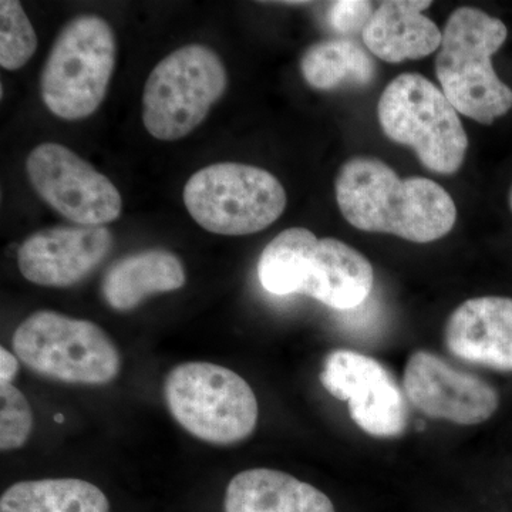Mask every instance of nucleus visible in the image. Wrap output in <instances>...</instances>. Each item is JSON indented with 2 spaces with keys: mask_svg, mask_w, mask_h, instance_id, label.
<instances>
[{
  "mask_svg": "<svg viewBox=\"0 0 512 512\" xmlns=\"http://www.w3.org/2000/svg\"><path fill=\"white\" fill-rule=\"evenodd\" d=\"M335 192L340 212L352 227L416 244L446 237L457 220L456 204L441 185L424 177L402 180L377 158L346 161Z\"/></svg>",
  "mask_w": 512,
  "mask_h": 512,
  "instance_id": "f257e3e1",
  "label": "nucleus"
},
{
  "mask_svg": "<svg viewBox=\"0 0 512 512\" xmlns=\"http://www.w3.org/2000/svg\"><path fill=\"white\" fill-rule=\"evenodd\" d=\"M507 36L503 20L468 6L454 10L444 26L436 59L441 92L458 113L484 126L512 109V90L491 62Z\"/></svg>",
  "mask_w": 512,
  "mask_h": 512,
  "instance_id": "f03ea898",
  "label": "nucleus"
},
{
  "mask_svg": "<svg viewBox=\"0 0 512 512\" xmlns=\"http://www.w3.org/2000/svg\"><path fill=\"white\" fill-rule=\"evenodd\" d=\"M116 59V35L106 20L96 15L70 20L40 74V96L50 113L67 121L96 113L106 99Z\"/></svg>",
  "mask_w": 512,
  "mask_h": 512,
  "instance_id": "7ed1b4c3",
  "label": "nucleus"
},
{
  "mask_svg": "<svg viewBox=\"0 0 512 512\" xmlns=\"http://www.w3.org/2000/svg\"><path fill=\"white\" fill-rule=\"evenodd\" d=\"M164 399L174 420L195 439L231 446L248 439L258 424V400L234 370L187 362L168 373Z\"/></svg>",
  "mask_w": 512,
  "mask_h": 512,
  "instance_id": "20e7f679",
  "label": "nucleus"
},
{
  "mask_svg": "<svg viewBox=\"0 0 512 512\" xmlns=\"http://www.w3.org/2000/svg\"><path fill=\"white\" fill-rule=\"evenodd\" d=\"M390 140L412 147L420 163L437 174L460 170L468 137L458 111L436 84L419 73H403L384 89L377 107Z\"/></svg>",
  "mask_w": 512,
  "mask_h": 512,
  "instance_id": "39448f33",
  "label": "nucleus"
},
{
  "mask_svg": "<svg viewBox=\"0 0 512 512\" xmlns=\"http://www.w3.org/2000/svg\"><path fill=\"white\" fill-rule=\"evenodd\" d=\"M12 343L18 359L46 379L103 386L120 373L119 349L90 320L53 311L35 312L20 323Z\"/></svg>",
  "mask_w": 512,
  "mask_h": 512,
  "instance_id": "423d86ee",
  "label": "nucleus"
},
{
  "mask_svg": "<svg viewBox=\"0 0 512 512\" xmlns=\"http://www.w3.org/2000/svg\"><path fill=\"white\" fill-rule=\"evenodd\" d=\"M286 191L274 174L239 163H218L191 175L184 204L205 231L227 237L256 234L274 224L286 208Z\"/></svg>",
  "mask_w": 512,
  "mask_h": 512,
  "instance_id": "0eeeda50",
  "label": "nucleus"
},
{
  "mask_svg": "<svg viewBox=\"0 0 512 512\" xmlns=\"http://www.w3.org/2000/svg\"><path fill=\"white\" fill-rule=\"evenodd\" d=\"M227 84L224 62L210 47L174 50L154 67L144 86V127L161 141L187 137L204 123Z\"/></svg>",
  "mask_w": 512,
  "mask_h": 512,
  "instance_id": "6e6552de",
  "label": "nucleus"
},
{
  "mask_svg": "<svg viewBox=\"0 0 512 512\" xmlns=\"http://www.w3.org/2000/svg\"><path fill=\"white\" fill-rule=\"evenodd\" d=\"M26 173L37 195L74 225L104 227L121 215L123 200L116 185L63 144L33 148Z\"/></svg>",
  "mask_w": 512,
  "mask_h": 512,
  "instance_id": "1a4fd4ad",
  "label": "nucleus"
},
{
  "mask_svg": "<svg viewBox=\"0 0 512 512\" xmlns=\"http://www.w3.org/2000/svg\"><path fill=\"white\" fill-rule=\"evenodd\" d=\"M320 383L335 399L349 403L350 417L370 436L390 439L406 430V400L389 370L373 357L335 350L323 362Z\"/></svg>",
  "mask_w": 512,
  "mask_h": 512,
  "instance_id": "9d476101",
  "label": "nucleus"
},
{
  "mask_svg": "<svg viewBox=\"0 0 512 512\" xmlns=\"http://www.w3.org/2000/svg\"><path fill=\"white\" fill-rule=\"evenodd\" d=\"M403 384L410 402L421 413L461 426L484 423L500 404L491 384L426 350H417L409 357Z\"/></svg>",
  "mask_w": 512,
  "mask_h": 512,
  "instance_id": "9b49d317",
  "label": "nucleus"
},
{
  "mask_svg": "<svg viewBox=\"0 0 512 512\" xmlns=\"http://www.w3.org/2000/svg\"><path fill=\"white\" fill-rule=\"evenodd\" d=\"M113 249L106 227L60 225L30 235L18 252L20 274L46 288H69L93 274Z\"/></svg>",
  "mask_w": 512,
  "mask_h": 512,
  "instance_id": "f8f14e48",
  "label": "nucleus"
},
{
  "mask_svg": "<svg viewBox=\"0 0 512 512\" xmlns=\"http://www.w3.org/2000/svg\"><path fill=\"white\" fill-rule=\"evenodd\" d=\"M444 336L448 352L463 362L512 372V299H468L451 313Z\"/></svg>",
  "mask_w": 512,
  "mask_h": 512,
  "instance_id": "ddd939ff",
  "label": "nucleus"
},
{
  "mask_svg": "<svg viewBox=\"0 0 512 512\" xmlns=\"http://www.w3.org/2000/svg\"><path fill=\"white\" fill-rule=\"evenodd\" d=\"M373 284L375 272L365 255L339 239L322 238L306 261L299 293L346 311L362 305Z\"/></svg>",
  "mask_w": 512,
  "mask_h": 512,
  "instance_id": "4468645a",
  "label": "nucleus"
},
{
  "mask_svg": "<svg viewBox=\"0 0 512 512\" xmlns=\"http://www.w3.org/2000/svg\"><path fill=\"white\" fill-rule=\"evenodd\" d=\"M430 0H389L373 13L362 33L372 55L387 63L419 60L440 49L443 32L423 10Z\"/></svg>",
  "mask_w": 512,
  "mask_h": 512,
  "instance_id": "2eb2a0df",
  "label": "nucleus"
},
{
  "mask_svg": "<svg viewBox=\"0 0 512 512\" xmlns=\"http://www.w3.org/2000/svg\"><path fill=\"white\" fill-rule=\"evenodd\" d=\"M225 512H336L318 488L271 468L242 471L229 481Z\"/></svg>",
  "mask_w": 512,
  "mask_h": 512,
  "instance_id": "dca6fc26",
  "label": "nucleus"
},
{
  "mask_svg": "<svg viewBox=\"0 0 512 512\" xmlns=\"http://www.w3.org/2000/svg\"><path fill=\"white\" fill-rule=\"evenodd\" d=\"M185 281L184 265L177 255L151 248L114 262L104 275L101 291L110 308L127 312L150 296L178 291Z\"/></svg>",
  "mask_w": 512,
  "mask_h": 512,
  "instance_id": "f3484780",
  "label": "nucleus"
},
{
  "mask_svg": "<svg viewBox=\"0 0 512 512\" xmlns=\"http://www.w3.org/2000/svg\"><path fill=\"white\" fill-rule=\"evenodd\" d=\"M0 512H110L106 494L79 478H46L10 485Z\"/></svg>",
  "mask_w": 512,
  "mask_h": 512,
  "instance_id": "a211bd4d",
  "label": "nucleus"
},
{
  "mask_svg": "<svg viewBox=\"0 0 512 512\" xmlns=\"http://www.w3.org/2000/svg\"><path fill=\"white\" fill-rule=\"evenodd\" d=\"M301 72L312 89L335 90L343 83L366 86L375 79L376 64L353 40L330 39L306 49Z\"/></svg>",
  "mask_w": 512,
  "mask_h": 512,
  "instance_id": "6ab92c4d",
  "label": "nucleus"
},
{
  "mask_svg": "<svg viewBox=\"0 0 512 512\" xmlns=\"http://www.w3.org/2000/svg\"><path fill=\"white\" fill-rule=\"evenodd\" d=\"M319 238L306 228H289L276 235L258 262V279L272 295L299 293L306 261Z\"/></svg>",
  "mask_w": 512,
  "mask_h": 512,
  "instance_id": "aec40b11",
  "label": "nucleus"
},
{
  "mask_svg": "<svg viewBox=\"0 0 512 512\" xmlns=\"http://www.w3.org/2000/svg\"><path fill=\"white\" fill-rule=\"evenodd\" d=\"M37 35L32 23L16 0L0 2V66L19 70L37 50Z\"/></svg>",
  "mask_w": 512,
  "mask_h": 512,
  "instance_id": "412c9836",
  "label": "nucleus"
},
{
  "mask_svg": "<svg viewBox=\"0 0 512 512\" xmlns=\"http://www.w3.org/2000/svg\"><path fill=\"white\" fill-rule=\"evenodd\" d=\"M33 429L28 399L13 384H0V450L25 446Z\"/></svg>",
  "mask_w": 512,
  "mask_h": 512,
  "instance_id": "4be33fe9",
  "label": "nucleus"
},
{
  "mask_svg": "<svg viewBox=\"0 0 512 512\" xmlns=\"http://www.w3.org/2000/svg\"><path fill=\"white\" fill-rule=\"evenodd\" d=\"M373 5L363 0H339L332 3L329 12V22L336 32L342 35H355L365 30L372 19Z\"/></svg>",
  "mask_w": 512,
  "mask_h": 512,
  "instance_id": "5701e85b",
  "label": "nucleus"
},
{
  "mask_svg": "<svg viewBox=\"0 0 512 512\" xmlns=\"http://www.w3.org/2000/svg\"><path fill=\"white\" fill-rule=\"evenodd\" d=\"M19 372L18 357L0 348V384H12Z\"/></svg>",
  "mask_w": 512,
  "mask_h": 512,
  "instance_id": "b1692460",
  "label": "nucleus"
},
{
  "mask_svg": "<svg viewBox=\"0 0 512 512\" xmlns=\"http://www.w3.org/2000/svg\"><path fill=\"white\" fill-rule=\"evenodd\" d=\"M55 420L57 421V423H62V421H64V417L62 416V414H56Z\"/></svg>",
  "mask_w": 512,
  "mask_h": 512,
  "instance_id": "393cba45",
  "label": "nucleus"
},
{
  "mask_svg": "<svg viewBox=\"0 0 512 512\" xmlns=\"http://www.w3.org/2000/svg\"><path fill=\"white\" fill-rule=\"evenodd\" d=\"M510 205H511V210H512V188H511V192H510Z\"/></svg>",
  "mask_w": 512,
  "mask_h": 512,
  "instance_id": "a878e982",
  "label": "nucleus"
}]
</instances>
